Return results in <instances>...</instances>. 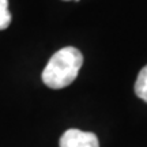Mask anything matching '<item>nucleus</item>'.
Returning a JSON list of instances; mask_svg holds the SVG:
<instances>
[{"label":"nucleus","mask_w":147,"mask_h":147,"mask_svg":"<svg viewBox=\"0 0 147 147\" xmlns=\"http://www.w3.org/2000/svg\"><path fill=\"white\" fill-rule=\"evenodd\" d=\"M83 64V55L74 47H65L53 53L42 71V82L49 89H64L76 79Z\"/></svg>","instance_id":"nucleus-1"},{"label":"nucleus","mask_w":147,"mask_h":147,"mask_svg":"<svg viewBox=\"0 0 147 147\" xmlns=\"http://www.w3.org/2000/svg\"><path fill=\"white\" fill-rule=\"evenodd\" d=\"M60 147H100L98 138L93 132H84L80 129H67L64 132L60 142Z\"/></svg>","instance_id":"nucleus-2"},{"label":"nucleus","mask_w":147,"mask_h":147,"mask_svg":"<svg viewBox=\"0 0 147 147\" xmlns=\"http://www.w3.org/2000/svg\"><path fill=\"white\" fill-rule=\"evenodd\" d=\"M134 90H135V94L140 100L147 102V65H144L140 69V72L136 78V82H135V86H134Z\"/></svg>","instance_id":"nucleus-3"},{"label":"nucleus","mask_w":147,"mask_h":147,"mask_svg":"<svg viewBox=\"0 0 147 147\" xmlns=\"http://www.w3.org/2000/svg\"><path fill=\"white\" fill-rule=\"evenodd\" d=\"M11 23V12L8 10V0H0V30H4Z\"/></svg>","instance_id":"nucleus-4"},{"label":"nucleus","mask_w":147,"mask_h":147,"mask_svg":"<svg viewBox=\"0 0 147 147\" xmlns=\"http://www.w3.org/2000/svg\"><path fill=\"white\" fill-rule=\"evenodd\" d=\"M76 1H79V0H76Z\"/></svg>","instance_id":"nucleus-5"}]
</instances>
